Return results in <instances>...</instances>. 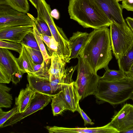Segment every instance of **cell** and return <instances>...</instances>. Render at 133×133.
<instances>
[{"label":"cell","instance_id":"cell-1","mask_svg":"<svg viewBox=\"0 0 133 133\" xmlns=\"http://www.w3.org/2000/svg\"><path fill=\"white\" fill-rule=\"evenodd\" d=\"M110 29L104 27L94 29L81 49L79 56L96 72L108 67L112 58Z\"/></svg>","mask_w":133,"mask_h":133},{"label":"cell","instance_id":"cell-2","mask_svg":"<svg viewBox=\"0 0 133 133\" xmlns=\"http://www.w3.org/2000/svg\"><path fill=\"white\" fill-rule=\"evenodd\" d=\"M68 12L70 18L84 28L98 29L111 23L96 0H69Z\"/></svg>","mask_w":133,"mask_h":133},{"label":"cell","instance_id":"cell-3","mask_svg":"<svg viewBox=\"0 0 133 133\" xmlns=\"http://www.w3.org/2000/svg\"><path fill=\"white\" fill-rule=\"evenodd\" d=\"M94 95L98 103L107 102L116 106L131 99L133 96V79L127 78L116 81L100 79Z\"/></svg>","mask_w":133,"mask_h":133},{"label":"cell","instance_id":"cell-4","mask_svg":"<svg viewBox=\"0 0 133 133\" xmlns=\"http://www.w3.org/2000/svg\"><path fill=\"white\" fill-rule=\"evenodd\" d=\"M37 10V17L43 19L47 23L52 36L57 44L56 53L66 63H69L71 50L69 39L62 28L55 24L51 15L52 10L50 5L45 0H39V6Z\"/></svg>","mask_w":133,"mask_h":133},{"label":"cell","instance_id":"cell-5","mask_svg":"<svg viewBox=\"0 0 133 133\" xmlns=\"http://www.w3.org/2000/svg\"><path fill=\"white\" fill-rule=\"evenodd\" d=\"M76 84L80 100L96 94L100 77L79 56L77 58Z\"/></svg>","mask_w":133,"mask_h":133},{"label":"cell","instance_id":"cell-6","mask_svg":"<svg viewBox=\"0 0 133 133\" xmlns=\"http://www.w3.org/2000/svg\"><path fill=\"white\" fill-rule=\"evenodd\" d=\"M110 36L112 52L118 60L133 44V32L127 24L121 25L111 21Z\"/></svg>","mask_w":133,"mask_h":133},{"label":"cell","instance_id":"cell-7","mask_svg":"<svg viewBox=\"0 0 133 133\" xmlns=\"http://www.w3.org/2000/svg\"><path fill=\"white\" fill-rule=\"evenodd\" d=\"M29 25H33V22L27 14L9 6L0 5V29L8 27Z\"/></svg>","mask_w":133,"mask_h":133},{"label":"cell","instance_id":"cell-8","mask_svg":"<svg viewBox=\"0 0 133 133\" xmlns=\"http://www.w3.org/2000/svg\"><path fill=\"white\" fill-rule=\"evenodd\" d=\"M52 97L36 92L29 106L25 111L15 114L4 124L2 128L12 126L28 116L42 110L51 102Z\"/></svg>","mask_w":133,"mask_h":133},{"label":"cell","instance_id":"cell-9","mask_svg":"<svg viewBox=\"0 0 133 133\" xmlns=\"http://www.w3.org/2000/svg\"><path fill=\"white\" fill-rule=\"evenodd\" d=\"M111 119L110 125L119 132L133 129V105L124 104L120 110L115 112Z\"/></svg>","mask_w":133,"mask_h":133},{"label":"cell","instance_id":"cell-10","mask_svg":"<svg viewBox=\"0 0 133 133\" xmlns=\"http://www.w3.org/2000/svg\"><path fill=\"white\" fill-rule=\"evenodd\" d=\"M58 93L64 102L66 110L73 112L77 111V106L80 100L75 81L63 84Z\"/></svg>","mask_w":133,"mask_h":133},{"label":"cell","instance_id":"cell-11","mask_svg":"<svg viewBox=\"0 0 133 133\" xmlns=\"http://www.w3.org/2000/svg\"><path fill=\"white\" fill-rule=\"evenodd\" d=\"M96 0L111 21L120 25L127 24L123 16L121 5L117 0Z\"/></svg>","mask_w":133,"mask_h":133},{"label":"cell","instance_id":"cell-12","mask_svg":"<svg viewBox=\"0 0 133 133\" xmlns=\"http://www.w3.org/2000/svg\"><path fill=\"white\" fill-rule=\"evenodd\" d=\"M46 128L50 133H117L119 132L111 126L110 122L101 127L91 128H69L56 126H47Z\"/></svg>","mask_w":133,"mask_h":133},{"label":"cell","instance_id":"cell-13","mask_svg":"<svg viewBox=\"0 0 133 133\" xmlns=\"http://www.w3.org/2000/svg\"><path fill=\"white\" fill-rule=\"evenodd\" d=\"M33 29V25L4 28L0 29V40L21 44L25 36Z\"/></svg>","mask_w":133,"mask_h":133},{"label":"cell","instance_id":"cell-14","mask_svg":"<svg viewBox=\"0 0 133 133\" xmlns=\"http://www.w3.org/2000/svg\"><path fill=\"white\" fill-rule=\"evenodd\" d=\"M27 79L30 88L36 93L53 96L49 80L28 73Z\"/></svg>","mask_w":133,"mask_h":133},{"label":"cell","instance_id":"cell-15","mask_svg":"<svg viewBox=\"0 0 133 133\" xmlns=\"http://www.w3.org/2000/svg\"><path fill=\"white\" fill-rule=\"evenodd\" d=\"M89 34L87 32L77 31L74 32L69 39L71 50L69 59L77 58L82 48L84 46L89 36Z\"/></svg>","mask_w":133,"mask_h":133},{"label":"cell","instance_id":"cell-16","mask_svg":"<svg viewBox=\"0 0 133 133\" xmlns=\"http://www.w3.org/2000/svg\"><path fill=\"white\" fill-rule=\"evenodd\" d=\"M0 63L11 76L16 71H22L19 65L17 58L8 49L0 48Z\"/></svg>","mask_w":133,"mask_h":133},{"label":"cell","instance_id":"cell-17","mask_svg":"<svg viewBox=\"0 0 133 133\" xmlns=\"http://www.w3.org/2000/svg\"><path fill=\"white\" fill-rule=\"evenodd\" d=\"M66 63L61 58L56 51L54 52L51 58V64L49 69V76L61 78L65 74Z\"/></svg>","mask_w":133,"mask_h":133},{"label":"cell","instance_id":"cell-18","mask_svg":"<svg viewBox=\"0 0 133 133\" xmlns=\"http://www.w3.org/2000/svg\"><path fill=\"white\" fill-rule=\"evenodd\" d=\"M36 93L28 84L25 89L20 90L18 96L15 99V104L18 107V113L23 112L28 108Z\"/></svg>","mask_w":133,"mask_h":133},{"label":"cell","instance_id":"cell-19","mask_svg":"<svg viewBox=\"0 0 133 133\" xmlns=\"http://www.w3.org/2000/svg\"><path fill=\"white\" fill-rule=\"evenodd\" d=\"M117 60L119 69L126 75L133 64V44L126 53Z\"/></svg>","mask_w":133,"mask_h":133},{"label":"cell","instance_id":"cell-20","mask_svg":"<svg viewBox=\"0 0 133 133\" xmlns=\"http://www.w3.org/2000/svg\"><path fill=\"white\" fill-rule=\"evenodd\" d=\"M10 6L20 12L27 14L29 11L30 7L27 0H0V5Z\"/></svg>","mask_w":133,"mask_h":133},{"label":"cell","instance_id":"cell-21","mask_svg":"<svg viewBox=\"0 0 133 133\" xmlns=\"http://www.w3.org/2000/svg\"><path fill=\"white\" fill-rule=\"evenodd\" d=\"M105 72L100 80L107 81H116L122 80L128 78L124 72L119 69L117 70H110L108 67L105 68Z\"/></svg>","mask_w":133,"mask_h":133},{"label":"cell","instance_id":"cell-22","mask_svg":"<svg viewBox=\"0 0 133 133\" xmlns=\"http://www.w3.org/2000/svg\"><path fill=\"white\" fill-rule=\"evenodd\" d=\"M11 89L1 83L0 84V108H9L11 107L13 100L11 95L8 92Z\"/></svg>","mask_w":133,"mask_h":133},{"label":"cell","instance_id":"cell-23","mask_svg":"<svg viewBox=\"0 0 133 133\" xmlns=\"http://www.w3.org/2000/svg\"><path fill=\"white\" fill-rule=\"evenodd\" d=\"M51 100V105L54 116L61 115L66 110L64 104L58 92L52 97Z\"/></svg>","mask_w":133,"mask_h":133},{"label":"cell","instance_id":"cell-24","mask_svg":"<svg viewBox=\"0 0 133 133\" xmlns=\"http://www.w3.org/2000/svg\"><path fill=\"white\" fill-rule=\"evenodd\" d=\"M27 14L34 22L39 34H43L50 36H52L49 28L45 22L39 18L35 17L29 13H28Z\"/></svg>","mask_w":133,"mask_h":133},{"label":"cell","instance_id":"cell-25","mask_svg":"<svg viewBox=\"0 0 133 133\" xmlns=\"http://www.w3.org/2000/svg\"><path fill=\"white\" fill-rule=\"evenodd\" d=\"M33 31L38 46L40 49L44 61L48 65L49 64L51 57L49 55L46 50L43 40L41 39L37 29L34 22L32 21Z\"/></svg>","mask_w":133,"mask_h":133},{"label":"cell","instance_id":"cell-26","mask_svg":"<svg viewBox=\"0 0 133 133\" xmlns=\"http://www.w3.org/2000/svg\"><path fill=\"white\" fill-rule=\"evenodd\" d=\"M21 43L33 49L40 51L34 34L33 29L25 36Z\"/></svg>","mask_w":133,"mask_h":133},{"label":"cell","instance_id":"cell-27","mask_svg":"<svg viewBox=\"0 0 133 133\" xmlns=\"http://www.w3.org/2000/svg\"><path fill=\"white\" fill-rule=\"evenodd\" d=\"M21 44L24 46L35 64H40L43 62L44 60L42 54L40 51L33 49L23 43Z\"/></svg>","mask_w":133,"mask_h":133},{"label":"cell","instance_id":"cell-28","mask_svg":"<svg viewBox=\"0 0 133 133\" xmlns=\"http://www.w3.org/2000/svg\"><path fill=\"white\" fill-rule=\"evenodd\" d=\"M0 48L13 50L19 54L22 51V46L20 43L0 40Z\"/></svg>","mask_w":133,"mask_h":133},{"label":"cell","instance_id":"cell-29","mask_svg":"<svg viewBox=\"0 0 133 133\" xmlns=\"http://www.w3.org/2000/svg\"><path fill=\"white\" fill-rule=\"evenodd\" d=\"M18 112L17 106L9 111H3L1 108L0 109V128H2L4 124L15 114Z\"/></svg>","mask_w":133,"mask_h":133},{"label":"cell","instance_id":"cell-30","mask_svg":"<svg viewBox=\"0 0 133 133\" xmlns=\"http://www.w3.org/2000/svg\"><path fill=\"white\" fill-rule=\"evenodd\" d=\"M17 61L20 68L22 71L27 73L32 72L25 57L22 49L19 57L17 58Z\"/></svg>","mask_w":133,"mask_h":133},{"label":"cell","instance_id":"cell-31","mask_svg":"<svg viewBox=\"0 0 133 133\" xmlns=\"http://www.w3.org/2000/svg\"><path fill=\"white\" fill-rule=\"evenodd\" d=\"M11 76L0 63V83H9L11 81Z\"/></svg>","mask_w":133,"mask_h":133},{"label":"cell","instance_id":"cell-32","mask_svg":"<svg viewBox=\"0 0 133 133\" xmlns=\"http://www.w3.org/2000/svg\"><path fill=\"white\" fill-rule=\"evenodd\" d=\"M77 111L78 112L83 119L84 122V125L85 126L88 124L93 125L94 124V123L92 122L90 118L81 108L79 104L77 106Z\"/></svg>","mask_w":133,"mask_h":133},{"label":"cell","instance_id":"cell-33","mask_svg":"<svg viewBox=\"0 0 133 133\" xmlns=\"http://www.w3.org/2000/svg\"><path fill=\"white\" fill-rule=\"evenodd\" d=\"M25 72L22 71H19L14 72L11 75V80L12 83L17 84L20 81Z\"/></svg>","mask_w":133,"mask_h":133},{"label":"cell","instance_id":"cell-34","mask_svg":"<svg viewBox=\"0 0 133 133\" xmlns=\"http://www.w3.org/2000/svg\"><path fill=\"white\" fill-rule=\"evenodd\" d=\"M122 8L128 11H133V0H122Z\"/></svg>","mask_w":133,"mask_h":133},{"label":"cell","instance_id":"cell-35","mask_svg":"<svg viewBox=\"0 0 133 133\" xmlns=\"http://www.w3.org/2000/svg\"><path fill=\"white\" fill-rule=\"evenodd\" d=\"M40 37L42 40L46 44L47 49L49 48L50 44L51 37L48 35L43 34H39Z\"/></svg>","mask_w":133,"mask_h":133},{"label":"cell","instance_id":"cell-36","mask_svg":"<svg viewBox=\"0 0 133 133\" xmlns=\"http://www.w3.org/2000/svg\"><path fill=\"white\" fill-rule=\"evenodd\" d=\"M128 25L133 32V18L130 17H127L125 19Z\"/></svg>","mask_w":133,"mask_h":133},{"label":"cell","instance_id":"cell-37","mask_svg":"<svg viewBox=\"0 0 133 133\" xmlns=\"http://www.w3.org/2000/svg\"><path fill=\"white\" fill-rule=\"evenodd\" d=\"M51 16L55 19H58L59 18V13L56 9H54L51 11Z\"/></svg>","mask_w":133,"mask_h":133},{"label":"cell","instance_id":"cell-38","mask_svg":"<svg viewBox=\"0 0 133 133\" xmlns=\"http://www.w3.org/2000/svg\"><path fill=\"white\" fill-rule=\"evenodd\" d=\"M32 5L37 10L38 8L39 0H29Z\"/></svg>","mask_w":133,"mask_h":133},{"label":"cell","instance_id":"cell-39","mask_svg":"<svg viewBox=\"0 0 133 133\" xmlns=\"http://www.w3.org/2000/svg\"><path fill=\"white\" fill-rule=\"evenodd\" d=\"M126 75L127 77L133 79V64Z\"/></svg>","mask_w":133,"mask_h":133},{"label":"cell","instance_id":"cell-40","mask_svg":"<svg viewBox=\"0 0 133 133\" xmlns=\"http://www.w3.org/2000/svg\"><path fill=\"white\" fill-rule=\"evenodd\" d=\"M117 0L118 1V2L122 1V0Z\"/></svg>","mask_w":133,"mask_h":133},{"label":"cell","instance_id":"cell-41","mask_svg":"<svg viewBox=\"0 0 133 133\" xmlns=\"http://www.w3.org/2000/svg\"><path fill=\"white\" fill-rule=\"evenodd\" d=\"M131 99H132V100L133 101V96L132 97Z\"/></svg>","mask_w":133,"mask_h":133}]
</instances>
